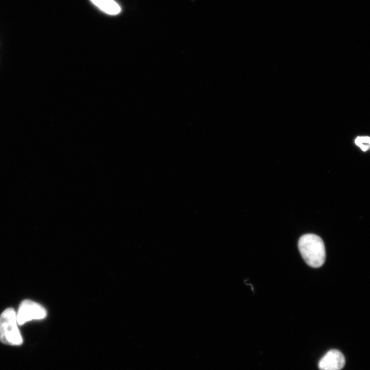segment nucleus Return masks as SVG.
Segmentation results:
<instances>
[{
    "label": "nucleus",
    "instance_id": "f257e3e1",
    "mask_svg": "<svg viewBox=\"0 0 370 370\" xmlns=\"http://www.w3.org/2000/svg\"><path fill=\"white\" fill-rule=\"evenodd\" d=\"M299 252L306 263L313 268L321 267L325 260V249L323 240L314 234H306L298 241Z\"/></svg>",
    "mask_w": 370,
    "mask_h": 370
},
{
    "label": "nucleus",
    "instance_id": "f03ea898",
    "mask_svg": "<svg viewBox=\"0 0 370 370\" xmlns=\"http://www.w3.org/2000/svg\"><path fill=\"white\" fill-rule=\"evenodd\" d=\"M18 325L16 311L12 308L3 310L0 314V341L9 345H21L23 337Z\"/></svg>",
    "mask_w": 370,
    "mask_h": 370
},
{
    "label": "nucleus",
    "instance_id": "7ed1b4c3",
    "mask_svg": "<svg viewBox=\"0 0 370 370\" xmlns=\"http://www.w3.org/2000/svg\"><path fill=\"white\" fill-rule=\"evenodd\" d=\"M47 316V310L40 304L29 299L23 301L16 312L18 325H22L32 320L43 319Z\"/></svg>",
    "mask_w": 370,
    "mask_h": 370
},
{
    "label": "nucleus",
    "instance_id": "20e7f679",
    "mask_svg": "<svg viewBox=\"0 0 370 370\" xmlns=\"http://www.w3.org/2000/svg\"><path fill=\"white\" fill-rule=\"evenodd\" d=\"M345 364L343 354L338 349L329 350L319 360L320 370H340Z\"/></svg>",
    "mask_w": 370,
    "mask_h": 370
},
{
    "label": "nucleus",
    "instance_id": "39448f33",
    "mask_svg": "<svg viewBox=\"0 0 370 370\" xmlns=\"http://www.w3.org/2000/svg\"><path fill=\"white\" fill-rule=\"evenodd\" d=\"M91 2L103 12L110 15L118 14L121 9L114 0H90Z\"/></svg>",
    "mask_w": 370,
    "mask_h": 370
},
{
    "label": "nucleus",
    "instance_id": "423d86ee",
    "mask_svg": "<svg viewBox=\"0 0 370 370\" xmlns=\"http://www.w3.org/2000/svg\"><path fill=\"white\" fill-rule=\"evenodd\" d=\"M354 143L362 151H366L370 149V137L367 136H358Z\"/></svg>",
    "mask_w": 370,
    "mask_h": 370
}]
</instances>
